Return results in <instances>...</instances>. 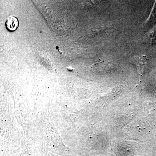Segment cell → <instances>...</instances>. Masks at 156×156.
Masks as SVG:
<instances>
[{
  "mask_svg": "<svg viewBox=\"0 0 156 156\" xmlns=\"http://www.w3.org/2000/svg\"><path fill=\"white\" fill-rule=\"evenodd\" d=\"M134 63L138 73H142L147 67V58L144 56H137L134 58Z\"/></svg>",
  "mask_w": 156,
  "mask_h": 156,
  "instance_id": "1",
  "label": "cell"
},
{
  "mask_svg": "<svg viewBox=\"0 0 156 156\" xmlns=\"http://www.w3.org/2000/svg\"><path fill=\"white\" fill-rule=\"evenodd\" d=\"M18 24L19 23L17 17L11 16L7 18L6 25L9 30L14 31L16 30L18 27Z\"/></svg>",
  "mask_w": 156,
  "mask_h": 156,
  "instance_id": "2",
  "label": "cell"
}]
</instances>
